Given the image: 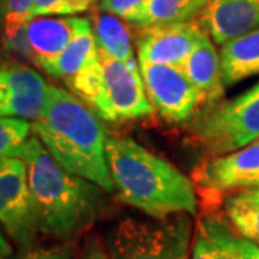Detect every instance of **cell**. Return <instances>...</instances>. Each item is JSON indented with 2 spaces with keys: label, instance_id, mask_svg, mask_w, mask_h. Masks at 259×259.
I'll list each match as a JSON object with an SVG mask.
<instances>
[{
  "label": "cell",
  "instance_id": "obj_17",
  "mask_svg": "<svg viewBox=\"0 0 259 259\" xmlns=\"http://www.w3.org/2000/svg\"><path fill=\"white\" fill-rule=\"evenodd\" d=\"M207 3V0H147L128 22L140 28L190 22L203 12Z\"/></svg>",
  "mask_w": 259,
  "mask_h": 259
},
{
  "label": "cell",
  "instance_id": "obj_27",
  "mask_svg": "<svg viewBox=\"0 0 259 259\" xmlns=\"http://www.w3.org/2000/svg\"><path fill=\"white\" fill-rule=\"evenodd\" d=\"M82 259H111L108 253H105L100 245L97 243H91L90 248L87 249L85 255L82 256Z\"/></svg>",
  "mask_w": 259,
  "mask_h": 259
},
{
  "label": "cell",
  "instance_id": "obj_6",
  "mask_svg": "<svg viewBox=\"0 0 259 259\" xmlns=\"http://www.w3.org/2000/svg\"><path fill=\"white\" fill-rule=\"evenodd\" d=\"M101 61V88L93 104L95 112L107 121H130L153 114L137 61L121 62L98 48Z\"/></svg>",
  "mask_w": 259,
  "mask_h": 259
},
{
  "label": "cell",
  "instance_id": "obj_23",
  "mask_svg": "<svg viewBox=\"0 0 259 259\" xmlns=\"http://www.w3.org/2000/svg\"><path fill=\"white\" fill-rule=\"evenodd\" d=\"M95 0H35L32 19L36 16H66L88 10Z\"/></svg>",
  "mask_w": 259,
  "mask_h": 259
},
{
  "label": "cell",
  "instance_id": "obj_3",
  "mask_svg": "<svg viewBox=\"0 0 259 259\" xmlns=\"http://www.w3.org/2000/svg\"><path fill=\"white\" fill-rule=\"evenodd\" d=\"M19 158L28 168L40 233L69 239L95 222L102 209L104 190L100 186L65 170L35 136Z\"/></svg>",
  "mask_w": 259,
  "mask_h": 259
},
{
  "label": "cell",
  "instance_id": "obj_9",
  "mask_svg": "<svg viewBox=\"0 0 259 259\" xmlns=\"http://www.w3.org/2000/svg\"><path fill=\"white\" fill-rule=\"evenodd\" d=\"M193 183L206 197L259 189V139L223 156L207 158L193 171Z\"/></svg>",
  "mask_w": 259,
  "mask_h": 259
},
{
  "label": "cell",
  "instance_id": "obj_32",
  "mask_svg": "<svg viewBox=\"0 0 259 259\" xmlns=\"http://www.w3.org/2000/svg\"><path fill=\"white\" fill-rule=\"evenodd\" d=\"M258 190H259V189H258Z\"/></svg>",
  "mask_w": 259,
  "mask_h": 259
},
{
  "label": "cell",
  "instance_id": "obj_19",
  "mask_svg": "<svg viewBox=\"0 0 259 259\" xmlns=\"http://www.w3.org/2000/svg\"><path fill=\"white\" fill-rule=\"evenodd\" d=\"M225 212L242 238L259 248V190L248 189L225 200Z\"/></svg>",
  "mask_w": 259,
  "mask_h": 259
},
{
  "label": "cell",
  "instance_id": "obj_14",
  "mask_svg": "<svg viewBox=\"0 0 259 259\" xmlns=\"http://www.w3.org/2000/svg\"><path fill=\"white\" fill-rule=\"evenodd\" d=\"M180 68L200 95L202 107L221 101L225 91L221 56L212 37L206 32L202 33L197 45Z\"/></svg>",
  "mask_w": 259,
  "mask_h": 259
},
{
  "label": "cell",
  "instance_id": "obj_12",
  "mask_svg": "<svg viewBox=\"0 0 259 259\" xmlns=\"http://www.w3.org/2000/svg\"><path fill=\"white\" fill-rule=\"evenodd\" d=\"M199 23L216 45L259 28V0H210Z\"/></svg>",
  "mask_w": 259,
  "mask_h": 259
},
{
  "label": "cell",
  "instance_id": "obj_13",
  "mask_svg": "<svg viewBox=\"0 0 259 259\" xmlns=\"http://www.w3.org/2000/svg\"><path fill=\"white\" fill-rule=\"evenodd\" d=\"M82 18H51L36 16L23 28V37L28 51L36 65L59 56L72 42Z\"/></svg>",
  "mask_w": 259,
  "mask_h": 259
},
{
  "label": "cell",
  "instance_id": "obj_4",
  "mask_svg": "<svg viewBox=\"0 0 259 259\" xmlns=\"http://www.w3.org/2000/svg\"><path fill=\"white\" fill-rule=\"evenodd\" d=\"M189 131L212 156H223L259 139V82L231 101L206 104L189 121Z\"/></svg>",
  "mask_w": 259,
  "mask_h": 259
},
{
  "label": "cell",
  "instance_id": "obj_1",
  "mask_svg": "<svg viewBox=\"0 0 259 259\" xmlns=\"http://www.w3.org/2000/svg\"><path fill=\"white\" fill-rule=\"evenodd\" d=\"M107 164L118 199L154 219L197 214L193 182L130 137H107Z\"/></svg>",
  "mask_w": 259,
  "mask_h": 259
},
{
  "label": "cell",
  "instance_id": "obj_10",
  "mask_svg": "<svg viewBox=\"0 0 259 259\" xmlns=\"http://www.w3.org/2000/svg\"><path fill=\"white\" fill-rule=\"evenodd\" d=\"M203 32L196 20L141 28L137 36L140 62L182 66Z\"/></svg>",
  "mask_w": 259,
  "mask_h": 259
},
{
  "label": "cell",
  "instance_id": "obj_15",
  "mask_svg": "<svg viewBox=\"0 0 259 259\" xmlns=\"http://www.w3.org/2000/svg\"><path fill=\"white\" fill-rule=\"evenodd\" d=\"M219 56L225 88L259 75V28L223 44Z\"/></svg>",
  "mask_w": 259,
  "mask_h": 259
},
{
  "label": "cell",
  "instance_id": "obj_16",
  "mask_svg": "<svg viewBox=\"0 0 259 259\" xmlns=\"http://www.w3.org/2000/svg\"><path fill=\"white\" fill-rule=\"evenodd\" d=\"M98 54L97 39L88 19H83L72 42L68 45L64 52L55 59L42 62L40 66L45 72L56 78H64L65 81L71 79L78 74L94 56Z\"/></svg>",
  "mask_w": 259,
  "mask_h": 259
},
{
  "label": "cell",
  "instance_id": "obj_31",
  "mask_svg": "<svg viewBox=\"0 0 259 259\" xmlns=\"http://www.w3.org/2000/svg\"><path fill=\"white\" fill-rule=\"evenodd\" d=\"M207 2H210V0H207Z\"/></svg>",
  "mask_w": 259,
  "mask_h": 259
},
{
  "label": "cell",
  "instance_id": "obj_7",
  "mask_svg": "<svg viewBox=\"0 0 259 259\" xmlns=\"http://www.w3.org/2000/svg\"><path fill=\"white\" fill-rule=\"evenodd\" d=\"M0 225L23 250L33 248L40 233L22 158L0 160Z\"/></svg>",
  "mask_w": 259,
  "mask_h": 259
},
{
  "label": "cell",
  "instance_id": "obj_21",
  "mask_svg": "<svg viewBox=\"0 0 259 259\" xmlns=\"http://www.w3.org/2000/svg\"><path fill=\"white\" fill-rule=\"evenodd\" d=\"M32 124L22 118L0 117V160L20 156L30 139Z\"/></svg>",
  "mask_w": 259,
  "mask_h": 259
},
{
  "label": "cell",
  "instance_id": "obj_20",
  "mask_svg": "<svg viewBox=\"0 0 259 259\" xmlns=\"http://www.w3.org/2000/svg\"><path fill=\"white\" fill-rule=\"evenodd\" d=\"M200 222L212 236L218 250V259H255L258 246L232 232L221 218L206 214L200 218Z\"/></svg>",
  "mask_w": 259,
  "mask_h": 259
},
{
  "label": "cell",
  "instance_id": "obj_11",
  "mask_svg": "<svg viewBox=\"0 0 259 259\" xmlns=\"http://www.w3.org/2000/svg\"><path fill=\"white\" fill-rule=\"evenodd\" d=\"M48 87L30 68L0 66V117L36 120L45 107Z\"/></svg>",
  "mask_w": 259,
  "mask_h": 259
},
{
  "label": "cell",
  "instance_id": "obj_2",
  "mask_svg": "<svg viewBox=\"0 0 259 259\" xmlns=\"http://www.w3.org/2000/svg\"><path fill=\"white\" fill-rule=\"evenodd\" d=\"M32 131L65 170L104 192L115 190L107 164V136L93 110L75 94L49 85L45 107L32 121Z\"/></svg>",
  "mask_w": 259,
  "mask_h": 259
},
{
  "label": "cell",
  "instance_id": "obj_5",
  "mask_svg": "<svg viewBox=\"0 0 259 259\" xmlns=\"http://www.w3.org/2000/svg\"><path fill=\"white\" fill-rule=\"evenodd\" d=\"M193 223L187 213L156 222L127 218L110 235L111 259H189Z\"/></svg>",
  "mask_w": 259,
  "mask_h": 259
},
{
  "label": "cell",
  "instance_id": "obj_8",
  "mask_svg": "<svg viewBox=\"0 0 259 259\" xmlns=\"http://www.w3.org/2000/svg\"><path fill=\"white\" fill-rule=\"evenodd\" d=\"M140 72L153 110L171 124L189 122L202 100L180 66L140 62Z\"/></svg>",
  "mask_w": 259,
  "mask_h": 259
},
{
  "label": "cell",
  "instance_id": "obj_29",
  "mask_svg": "<svg viewBox=\"0 0 259 259\" xmlns=\"http://www.w3.org/2000/svg\"><path fill=\"white\" fill-rule=\"evenodd\" d=\"M5 6H6V0H0V15H5Z\"/></svg>",
  "mask_w": 259,
  "mask_h": 259
},
{
  "label": "cell",
  "instance_id": "obj_28",
  "mask_svg": "<svg viewBox=\"0 0 259 259\" xmlns=\"http://www.w3.org/2000/svg\"><path fill=\"white\" fill-rule=\"evenodd\" d=\"M12 253H13V248L9 241L6 239L3 229H2V225H0V259H10Z\"/></svg>",
  "mask_w": 259,
  "mask_h": 259
},
{
  "label": "cell",
  "instance_id": "obj_26",
  "mask_svg": "<svg viewBox=\"0 0 259 259\" xmlns=\"http://www.w3.org/2000/svg\"><path fill=\"white\" fill-rule=\"evenodd\" d=\"M192 259H218V250L214 246V242L200 221L197 223V229H196V236L192 248Z\"/></svg>",
  "mask_w": 259,
  "mask_h": 259
},
{
  "label": "cell",
  "instance_id": "obj_22",
  "mask_svg": "<svg viewBox=\"0 0 259 259\" xmlns=\"http://www.w3.org/2000/svg\"><path fill=\"white\" fill-rule=\"evenodd\" d=\"M33 6L35 0H6L3 19L5 35L9 40H15L32 19Z\"/></svg>",
  "mask_w": 259,
  "mask_h": 259
},
{
  "label": "cell",
  "instance_id": "obj_18",
  "mask_svg": "<svg viewBox=\"0 0 259 259\" xmlns=\"http://www.w3.org/2000/svg\"><path fill=\"white\" fill-rule=\"evenodd\" d=\"M94 26L97 45L107 55L121 62H131L136 59L128 29L121 18L102 12L95 16Z\"/></svg>",
  "mask_w": 259,
  "mask_h": 259
},
{
  "label": "cell",
  "instance_id": "obj_25",
  "mask_svg": "<svg viewBox=\"0 0 259 259\" xmlns=\"http://www.w3.org/2000/svg\"><path fill=\"white\" fill-rule=\"evenodd\" d=\"M146 2L147 0H100V8L102 12L111 13L128 22L146 5Z\"/></svg>",
  "mask_w": 259,
  "mask_h": 259
},
{
  "label": "cell",
  "instance_id": "obj_30",
  "mask_svg": "<svg viewBox=\"0 0 259 259\" xmlns=\"http://www.w3.org/2000/svg\"><path fill=\"white\" fill-rule=\"evenodd\" d=\"M255 259H259V249L256 250V253H255Z\"/></svg>",
  "mask_w": 259,
  "mask_h": 259
},
{
  "label": "cell",
  "instance_id": "obj_24",
  "mask_svg": "<svg viewBox=\"0 0 259 259\" xmlns=\"http://www.w3.org/2000/svg\"><path fill=\"white\" fill-rule=\"evenodd\" d=\"M15 259H76L74 243H62L54 246L30 248L22 250V253Z\"/></svg>",
  "mask_w": 259,
  "mask_h": 259
}]
</instances>
